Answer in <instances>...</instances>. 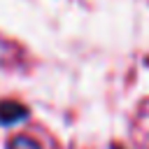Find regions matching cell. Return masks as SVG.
I'll list each match as a JSON object with an SVG mask.
<instances>
[{
    "label": "cell",
    "instance_id": "cell-1",
    "mask_svg": "<svg viewBox=\"0 0 149 149\" xmlns=\"http://www.w3.org/2000/svg\"><path fill=\"white\" fill-rule=\"evenodd\" d=\"M7 149H40V144L35 140H30L26 133H19L7 142Z\"/></svg>",
    "mask_w": 149,
    "mask_h": 149
}]
</instances>
